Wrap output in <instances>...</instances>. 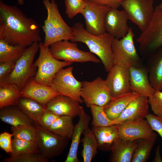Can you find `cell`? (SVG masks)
<instances>
[{"label": "cell", "mask_w": 162, "mask_h": 162, "mask_svg": "<svg viewBox=\"0 0 162 162\" xmlns=\"http://www.w3.org/2000/svg\"><path fill=\"white\" fill-rule=\"evenodd\" d=\"M0 39L27 47L41 40L37 22L15 6L0 2Z\"/></svg>", "instance_id": "6da1fadb"}, {"label": "cell", "mask_w": 162, "mask_h": 162, "mask_svg": "<svg viewBox=\"0 0 162 162\" xmlns=\"http://www.w3.org/2000/svg\"><path fill=\"white\" fill-rule=\"evenodd\" d=\"M73 37L70 41L85 44L90 52L97 56L108 72L114 65L112 44L114 38L107 32L100 35L88 32L82 24L75 23L72 27Z\"/></svg>", "instance_id": "7a4b0ae2"}, {"label": "cell", "mask_w": 162, "mask_h": 162, "mask_svg": "<svg viewBox=\"0 0 162 162\" xmlns=\"http://www.w3.org/2000/svg\"><path fill=\"white\" fill-rule=\"evenodd\" d=\"M47 11L46 18L42 26L45 37L43 43L45 47L59 41L70 40L73 38L72 27L62 17L55 0H43Z\"/></svg>", "instance_id": "3957f363"}, {"label": "cell", "mask_w": 162, "mask_h": 162, "mask_svg": "<svg viewBox=\"0 0 162 162\" xmlns=\"http://www.w3.org/2000/svg\"><path fill=\"white\" fill-rule=\"evenodd\" d=\"M39 44V55L34 63L37 68V71L33 79L38 83L50 86L56 74L61 69L70 66L73 63L56 59L51 54L49 47L44 46L41 41Z\"/></svg>", "instance_id": "277c9868"}, {"label": "cell", "mask_w": 162, "mask_h": 162, "mask_svg": "<svg viewBox=\"0 0 162 162\" xmlns=\"http://www.w3.org/2000/svg\"><path fill=\"white\" fill-rule=\"evenodd\" d=\"M39 49L38 42H34L26 47L22 56L16 62L11 73L3 82L15 84L22 90L28 81L36 75L37 68L34 65L33 61Z\"/></svg>", "instance_id": "5b68a950"}, {"label": "cell", "mask_w": 162, "mask_h": 162, "mask_svg": "<svg viewBox=\"0 0 162 162\" xmlns=\"http://www.w3.org/2000/svg\"><path fill=\"white\" fill-rule=\"evenodd\" d=\"M134 34L132 28L124 37L114 38L112 44L114 65L128 67L143 66L141 58L138 54L134 45Z\"/></svg>", "instance_id": "8992f818"}, {"label": "cell", "mask_w": 162, "mask_h": 162, "mask_svg": "<svg viewBox=\"0 0 162 162\" xmlns=\"http://www.w3.org/2000/svg\"><path fill=\"white\" fill-rule=\"evenodd\" d=\"M136 41L140 54L144 58L162 46V10L157 6L148 26L141 32Z\"/></svg>", "instance_id": "52a82bcc"}, {"label": "cell", "mask_w": 162, "mask_h": 162, "mask_svg": "<svg viewBox=\"0 0 162 162\" xmlns=\"http://www.w3.org/2000/svg\"><path fill=\"white\" fill-rule=\"evenodd\" d=\"M69 40L59 41L50 46V52L55 58L73 63L91 62L99 63L101 62L94 54L80 50L76 42Z\"/></svg>", "instance_id": "ba28073f"}, {"label": "cell", "mask_w": 162, "mask_h": 162, "mask_svg": "<svg viewBox=\"0 0 162 162\" xmlns=\"http://www.w3.org/2000/svg\"><path fill=\"white\" fill-rule=\"evenodd\" d=\"M34 125L40 153L48 160L60 155L68 146L69 139L56 134L36 122Z\"/></svg>", "instance_id": "9c48e42d"}, {"label": "cell", "mask_w": 162, "mask_h": 162, "mask_svg": "<svg viewBox=\"0 0 162 162\" xmlns=\"http://www.w3.org/2000/svg\"><path fill=\"white\" fill-rule=\"evenodd\" d=\"M154 2V0H124L121 6L128 19L142 32L147 28L153 16Z\"/></svg>", "instance_id": "30bf717a"}, {"label": "cell", "mask_w": 162, "mask_h": 162, "mask_svg": "<svg viewBox=\"0 0 162 162\" xmlns=\"http://www.w3.org/2000/svg\"><path fill=\"white\" fill-rule=\"evenodd\" d=\"M73 70L72 66L61 69L55 75L50 86L59 94L82 104L83 102L81 96L82 82L75 77Z\"/></svg>", "instance_id": "8fae6325"}, {"label": "cell", "mask_w": 162, "mask_h": 162, "mask_svg": "<svg viewBox=\"0 0 162 162\" xmlns=\"http://www.w3.org/2000/svg\"><path fill=\"white\" fill-rule=\"evenodd\" d=\"M81 96L83 102L89 107L91 105L104 106L112 98L105 80L99 76L91 81H82Z\"/></svg>", "instance_id": "7c38bea8"}, {"label": "cell", "mask_w": 162, "mask_h": 162, "mask_svg": "<svg viewBox=\"0 0 162 162\" xmlns=\"http://www.w3.org/2000/svg\"><path fill=\"white\" fill-rule=\"evenodd\" d=\"M86 6L81 13L83 16L86 29L89 33L95 35L103 34L106 32L104 22L106 15L111 8L110 7L84 0Z\"/></svg>", "instance_id": "4fadbf2b"}, {"label": "cell", "mask_w": 162, "mask_h": 162, "mask_svg": "<svg viewBox=\"0 0 162 162\" xmlns=\"http://www.w3.org/2000/svg\"><path fill=\"white\" fill-rule=\"evenodd\" d=\"M117 124L119 137L124 140L147 139L158 135L146 118L127 121Z\"/></svg>", "instance_id": "5bb4252c"}, {"label": "cell", "mask_w": 162, "mask_h": 162, "mask_svg": "<svg viewBox=\"0 0 162 162\" xmlns=\"http://www.w3.org/2000/svg\"><path fill=\"white\" fill-rule=\"evenodd\" d=\"M105 80L112 98L131 92L129 67L114 65Z\"/></svg>", "instance_id": "9a60e30c"}, {"label": "cell", "mask_w": 162, "mask_h": 162, "mask_svg": "<svg viewBox=\"0 0 162 162\" xmlns=\"http://www.w3.org/2000/svg\"><path fill=\"white\" fill-rule=\"evenodd\" d=\"M125 11L118 8H111L107 12L104 20V28L106 32L114 38L120 39L125 37L130 27Z\"/></svg>", "instance_id": "2e32d148"}, {"label": "cell", "mask_w": 162, "mask_h": 162, "mask_svg": "<svg viewBox=\"0 0 162 162\" xmlns=\"http://www.w3.org/2000/svg\"><path fill=\"white\" fill-rule=\"evenodd\" d=\"M45 106L46 110L58 116L73 118L79 116L84 110L78 102L60 94L53 98Z\"/></svg>", "instance_id": "e0dca14e"}, {"label": "cell", "mask_w": 162, "mask_h": 162, "mask_svg": "<svg viewBox=\"0 0 162 162\" xmlns=\"http://www.w3.org/2000/svg\"><path fill=\"white\" fill-rule=\"evenodd\" d=\"M130 81L131 92L150 98L155 91L152 86L146 66L129 68Z\"/></svg>", "instance_id": "ac0fdd59"}, {"label": "cell", "mask_w": 162, "mask_h": 162, "mask_svg": "<svg viewBox=\"0 0 162 162\" xmlns=\"http://www.w3.org/2000/svg\"><path fill=\"white\" fill-rule=\"evenodd\" d=\"M148 98L141 94L134 99L119 116L112 121L113 124H118L127 121L145 118L149 113Z\"/></svg>", "instance_id": "d6986e66"}, {"label": "cell", "mask_w": 162, "mask_h": 162, "mask_svg": "<svg viewBox=\"0 0 162 162\" xmlns=\"http://www.w3.org/2000/svg\"><path fill=\"white\" fill-rule=\"evenodd\" d=\"M33 78L30 79L22 89V97L31 98L45 106L59 94L50 86L38 83L34 80Z\"/></svg>", "instance_id": "ffe728a7"}, {"label": "cell", "mask_w": 162, "mask_h": 162, "mask_svg": "<svg viewBox=\"0 0 162 162\" xmlns=\"http://www.w3.org/2000/svg\"><path fill=\"white\" fill-rule=\"evenodd\" d=\"M146 58L150 82L155 91H162V46Z\"/></svg>", "instance_id": "44dd1931"}, {"label": "cell", "mask_w": 162, "mask_h": 162, "mask_svg": "<svg viewBox=\"0 0 162 162\" xmlns=\"http://www.w3.org/2000/svg\"><path fill=\"white\" fill-rule=\"evenodd\" d=\"M92 130L96 140L98 148L102 151H111L119 138L118 124L93 126Z\"/></svg>", "instance_id": "7402d4cb"}, {"label": "cell", "mask_w": 162, "mask_h": 162, "mask_svg": "<svg viewBox=\"0 0 162 162\" xmlns=\"http://www.w3.org/2000/svg\"><path fill=\"white\" fill-rule=\"evenodd\" d=\"M126 140L119 137L112 149L109 158L111 162H131L139 141Z\"/></svg>", "instance_id": "603a6c76"}, {"label": "cell", "mask_w": 162, "mask_h": 162, "mask_svg": "<svg viewBox=\"0 0 162 162\" xmlns=\"http://www.w3.org/2000/svg\"><path fill=\"white\" fill-rule=\"evenodd\" d=\"M78 123L74 126L72 142L65 162H79L77 151L81 137L85 129L88 126L90 120V116L84 110L79 116Z\"/></svg>", "instance_id": "cb8c5ba5"}, {"label": "cell", "mask_w": 162, "mask_h": 162, "mask_svg": "<svg viewBox=\"0 0 162 162\" xmlns=\"http://www.w3.org/2000/svg\"><path fill=\"white\" fill-rule=\"evenodd\" d=\"M140 95L131 92L112 98L110 102L104 106L108 118L112 121L116 119L132 101Z\"/></svg>", "instance_id": "d4e9b609"}, {"label": "cell", "mask_w": 162, "mask_h": 162, "mask_svg": "<svg viewBox=\"0 0 162 162\" xmlns=\"http://www.w3.org/2000/svg\"><path fill=\"white\" fill-rule=\"evenodd\" d=\"M0 118L2 122L11 126L34 124L16 106H9L0 109Z\"/></svg>", "instance_id": "484cf974"}, {"label": "cell", "mask_w": 162, "mask_h": 162, "mask_svg": "<svg viewBox=\"0 0 162 162\" xmlns=\"http://www.w3.org/2000/svg\"><path fill=\"white\" fill-rule=\"evenodd\" d=\"M21 89L16 84L4 82L0 84V109L16 106L22 97Z\"/></svg>", "instance_id": "4316f807"}, {"label": "cell", "mask_w": 162, "mask_h": 162, "mask_svg": "<svg viewBox=\"0 0 162 162\" xmlns=\"http://www.w3.org/2000/svg\"><path fill=\"white\" fill-rule=\"evenodd\" d=\"M34 123L46 110L44 106L31 98L21 97L16 106Z\"/></svg>", "instance_id": "83f0119b"}, {"label": "cell", "mask_w": 162, "mask_h": 162, "mask_svg": "<svg viewBox=\"0 0 162 162\" xmlns=\"http://www.w3.org/2000/svg\"><path fill=\"white\" fill-rule=\"evenodd\" d=\"M82 139L83 149L82 155L84 162H91L97 152L98 143L92 129L87 127L84 131Z\"/></svg>", "instance_id": "f1b7e54d"}, {"label": "cell", "mask_w": 162, "mask_h": 162, "mask_svg": "<svg viewBox=\"0 0 162 162\" xmlns=\"http://www.w3.org/2000/svg\"><path fill=\"white\" fill-rule=\"evenodd\" d=\"M74 128L72 118L62 116H59L47 129L56 134L70 139Z\"/></svg>", "instance_id": "f546056e"}, {"label": "cell", "mask_w": 162, "mask_h": 162, "mask_svg": "<svg viewBox=\"0 0 162 162\" xmlns=\"http://www.w3.org/2000/svg\"><path fill=\"white\" fill-rule=\"evenodd\" d=\"M26 47L10 45L0 39V62H16L22 56Z\"/></svg>", "instance_id": "4dcf8cb0"}, {"label": "cell", "mask_w": 162, "mask_h": 162, "mask_svg": "<svg viewBox=\"0 0 162 162\" xmlns=\"http://www.w3.org/2000/svg\"><path fill=\"white\" fill-rule=\"evenodd\" d=\"M157 136L147 139H140L136 148L131 162H145L148 159Z\"/></svg>", "instance_id": "1f68e13d"}, {"label": "cell", "mask_w": 162, "mask_h": 162, "mask_svg": "<svg viewBox=\"0 0 162 162\" xmlns=\"http://www.w3.org/2000/svg\"><path fill=\"white\" fill-rule=\"evenodd\" d=\"M40 153L36 142L26 141L14 138L12 139L11 157L26 154Z\"/></svg>", "instance_id": "d6a6232c"}, {"label": "cell", "mask_w": 162, "mask_h": 162, "mask_svg": "<svg viewBox=\"0 0 162 162\" xmlns=\"http://www.w3.org/2000/svg\"><path fill=\"white\" fill-rule=\"evenodd\" d=\"M10 129L14 138L36 142L37 130L34 124L11 126Z\"/></svg>", "instance_id": "836d02e7"}, {"label": "cell", "mask_w": 162, "mask_h": 162, "mask_svg": "<svg viewBox=\"0 0 162 162\" xmlns=\"http://www.w3.org/2000/svg\"><path fill=\"white\" fill-rule=\"evenodd\" d=\"M89 107L92 117V124L93 126L105 127L113 125L112 121L108 118L105 113L104 106L91 105Z\"/></svg>", "instance_id": "e575fe53"}, {"label": "cell", "mask_w": 162, "mask_h": 162, "mask_svg": "<svg viewBox=\"0 0 162 162\" xmlns=\"http://www.w3.org/2000/svg\"><path fill=\"white\" fill-rule=\"evenodd\" d=\"M65 13L70 19H72L77 14H81L86 3L84 0H65Z\"/></svg>", "instance_id": "d590c367"}, {"label": "cell", "mask_w": 162, "mask_h": 162, "mask_svg": "<svg viewBox=\"0 0 162 162\" xmlns=\"http://www.w3.org/2000/svg\"><path fill=\"white\" fill-rule=\"evenodd\" d=\"M49 160L40 153L23 154L6 157L2 162H48Z\"/></svg>", "instance_id": "8d00e7d4"}, {"label": "cell", "mask_w": 162, "mask_h": 162, "mask_svg": "<svg viewBox=\"0 0 162 162\" xmlns=\"http://www.w3.org/2000/svg\"><path fill=\"white\" fill-rule=\"evenodd\" d=\"M148 101L154 114L162 116V91H155L152 97L148 98Z\"/></svg>", "instance_id": "74e56055"}, {"label": "cell", "mask_w": 162, "mask_h": 162, "mask_svg": "<svg viewBox=\"0 0 162 162\" xmlns=\"http://www.w3.org/2000/svg\"><path fill=\"white\" fill-rule=\"evenodd\" d=\"M59 116L52 112L46 110L38 118L36 123L42 127L48 129Z\"/></svg>", "instance_id": "f35d334b"}, {"label": "cell", "mask_w": 162, "mask_h": 162, "mask_svg": "<svg viewBox=\"0 0 162 162\" xmlns=\"http://www.w3.org/2000/svg\"><path fill=\"white\" fill-rule=\"evenodd\" d=\"M145 118L153 130L157 132L162 138V116L149 112Z\"/></svg>", "instance_id": "ab89813d"}, {"label": "cell", "mask_w": 162, "mask_h": 162, "mask_svg": "<svg viewBox=\"0 0 162 162\" xmlns=\"http://www.w3.org/2000/svg\"><path fill=\"white\" fill-rule=\"evenodd\" d=\"M16 62H0V84L5 80L12 71Z\"/></svg>", "instance_id": "60d3db41"}, {"label": "cell", "mask_w": 162, "mask_h": 162, "mask_svg": "<svg viewBox=\"0 0 162 162\" xmlns=\"http://www.w3.org/2000/svg\"><path fill=\"white\" fill-rule=\"evenodd\" d=\"M12 133L4 132L0 134V147L8 153L12 151Z\"/></svg>", "instance_id": "b9f144b4"}, {"label": "cell", "mask_w": 162, "mask_h": 162, "mask_svg": "<svg viewBox=\"0 0 162 162\" xmlns=\"http://www.w3.org/2000/svg\"><path fill=\"white\" fill-rule=\"evenodd\" d=\"M94 3L105 5L111 8H118L124 0H88Z\"/></svg>", "instance_id": "7bdbcfd3"}, {"label": "cell", "mask_w": 162, "mask_h": 162, "mask_svg": "<svg viewBox=\"0 0 162 162\" xmlns=\"http://www.w3.org/2000/svg\"><path fill=\"white\" fill-rule=\"evenodd\" d=\"M160 146H157L155 151L154 157L152 162H162V158L160 154Z\"/></svg>", "instance_id": "ee69618b"}, {"label": "cell", "mask_w": 162, "mask_h": 162, "mask_svg": "<svg viewBox=\"0 0 162 162\" xmlns=\"http://www.w3.org/2000/svg\"><path fill=\"white\" fill-rule=\"evenodd\" d=\"M17 2L19 4L22 5L24 4V0H17Z\"/></svg>", "instance_id": "f6af8a7d"}, {"label": "cell", "mask_w": 162, "mask_h": 162, "mask_svg": "<svg viewBox=\"0 0 162 162\" xmlns=\"http://www.w3.org/2000/svg\"><path fill=\"white\" fill-rule=\"evenodd\" d=\"M157 6L160 9L162 10V2H161Z\"/></svg>", "instance_id": "bcb514c9"}, {"label": "cell", "mask_w": 162, "mask_h": 162, "mask_svg": "<svg viewBox=\"0 0 162 162\" xmlns=\"http://www.w3.org/2000/svg\"></svg>", "instance_id": "7dc6e473"}]
</instances>
